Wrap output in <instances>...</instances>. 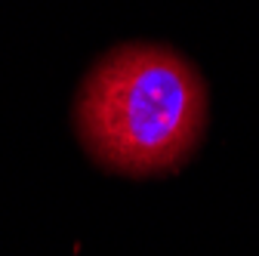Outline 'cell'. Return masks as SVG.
<instances>
[{
  "label": "cell",
  "mask_w": 259,
  "mask_h": 256,
  "mask_svg": "<svg viewBox=\"0 0 259 256\" xmlns=\"http://www.w3.org/2000/svg\"><path fill=\"white\" fill-rule=\"evenodd\" d=\"M77 123L96 161L130 176L179 167L207 126V90L167 47H123L87 77Z\"/></svg>",
  "instance_id": "cell-1"
}]
</instances>
